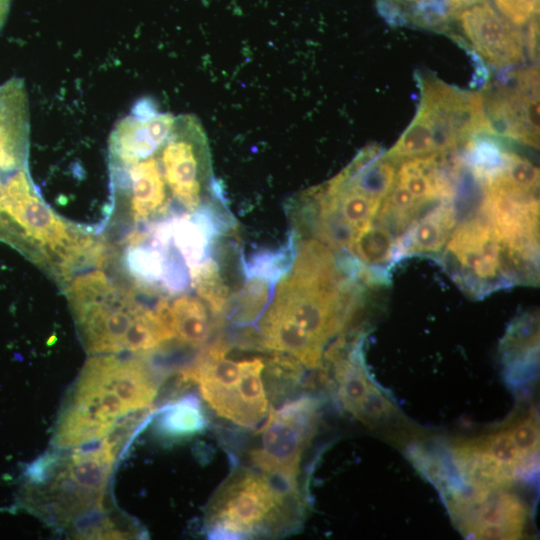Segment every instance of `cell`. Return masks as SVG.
<instances>
[{"mask_svg":"<svg viewBox=\"0 0 540 540\" xmlns=\"http://www.w3.org/2000/svg\"><path fill=\"white\" fill-rule=\"evenodd\" d=\"M158 382L142 360L96 354L84 365L57 423L53 444L72 449L108 436L128 415L151 407Z\"/></svg>","mask_w":540,"mask_h":540,"instance_id":"6da1fadb","label":"cell"},{"mask_svg":"<svg viewBox=\"0 0 540 540\" xmlns=\"http://www.w3.org/2000/svg\"><path fill=\"white\" fill-rule=\"evenodd\" d=\"M120 448L110 438L51 453L27 470L26 497L33 509L87 536L99 523L108 480Z\"/></svg>","mask_w":540,"mask_h":540,"instance_id":"7a4b0ae2","label":"cell"},{"mask_svg":"<svg viewBox=\"0 0 540 540\" xmlns=\"http://www.w3.org/2000/svg\"><path fill=\"white\" fill-rule=\"evenodd\" d=\"M67 296L84 345L92 354H144L170 339L155 309L139 303L101 270L70 280Z\"/></svg>","mask_w":540,"mask_h":540,"instance_id":"3957f363","label":"cell"},{"mask_svg":"<svg viewBox=\"0 0 540 540\" xmlns=\"http://www.w3.org/2000/svg\"><path fill=\"white\" fill-rule=\"evenodd\" d=\"M416 114L385 156L396 164L409 158L450 153L479 135L492 136L481 92L466 91L436 76L416 75Z\"/></svg>","mask_w":540,"mask_h":540,"instance_id":"277c9868","label":"cell"},{"mask_svg":"<svg viewBox=\"0 0 540 540\" xmlns=\"http://www.w3.org/2000/svg\"><path fill=\"white\" fill-rule=\"evenodd\" d=\"M323 344L342 329L354 309L353 290L332 254L304 250L278 284L269 307Z\"/></svg>","mask_w":540,"mask_h":540,"instance_id":"5b68a950","label":"cell"},{"mask_svg":"<svg viewBox=\"0 0 540 540\" xmlns=\"http://www.w3.org/2000/svg\"><path fill=\"white\" fill-rule=\"evenodd\" d=\"M296 484L267 473L238 471L218 490L208 511L209 535L215 539L246 538L278 524Z\"/></svg>","mask_w":540,"mask_h":540,"instance_id":"8992f818","label":"cell"},{"mask_svg":"<svg viewBox=\"0 0 540 540\" xmlns=\"http://www.w3.org/2000/svg\"><path fill=\"white\" fill-rule=\"evenodd\" d=\"M0 215L21 234L59 258V265L80 249L86 237H78L42 198L29 169L11 173L0 190Z\"/></svg>","mask_w":540,"mask_h":540,"instance_id":"52a82bcc","label":"cell"},{"mask_svg":"<svg viewBox=\"0 0 540 540\" xmlns=\"http://www.w3.org/2000/svg\"><path fill=\"white\" fill-rule=\"evenodd\" d=\"M317 402L302 396L272 409L261 430V445L251 453L264 473L296 484L301 455L316 426Z\"/></svg>","mask_w":540,"mask_h":540,"instance_id":"ba28073f","label":"cell"},{"mask_svg":"<svg viewBox=\"0 0 540 540\" xmlns=\"http://www.w3.org/2000/svg\"><path fill=\"white\" fill-rule=\"evenodd\" d=\"M492 136L539 146V71L510 69L481 92Z\"/></svg>","mask_w":540,"mask_h":540,"instance_id":"9c48e42d","label":"cell"},{"mask_svg":"<svg viewBox=\"0 0 540 540\" xmlns=\"http://www.w3.org/2000/svg\"><path fill=\"white\" fill-rule=\"evenodd\" d=\"M451 29L493 69L517 68L526 58V36L491 0H478L453 11L443 30Z\"/></svg>","mask_w":540,"mask_h":540,"instance_id":"30bf717a","label":"cell"},{"mask_svg":"<svg viewBox=\"0 0 540 540\" xmlns=\"http://www.w3.org/2000/svg\"><path fill=\"white\" fill-rule=\"evenodd\" d=\"M445 262L448 269H454L457 281L473 294L489 292L509 280L502 242L486 217L467 220L454 231Z\"/></svg>","mask_w":540,"mask_h":540,"instance_id":"8fae6325","label":"cell"},{"mask_svg":"<svg viewBox=\"0 0 540 540\" xmlns=\"http://www.w3.org/2000/svg\"><path fill=\"white\" fill-rule=\"evenodd\" d=\"M229 346L221 339L208 346L186 373L198 384L203 399L216 413L234 422L240 363L226 357Z\"/></svg>","mask_w":540,"mask_h":540,"instance_id":"7c38bea8","label":"cell"},{"mask_svg":"<svg viewBox=\"0 0 540 540\" xmlns=\"http://www.w3.org/2000/svg\"><path fill=\"white\" fill-rule=\"evenodd\" d=\"M29 106L24 80L13 77L0 85V172L28 167Z\"/></svg>","mask_w":540,"mask_h":540,"instance_id":"4fadbf2b","label":"cell"},{"mask_svg":"<svg viewBox=\"0 0 540 540\" xmlns=\"http://www.w3.org/2000/svg\"><path fill=\"white\" fill-rule=\"evenodd\" d=\"M260 344L278 352H286L307 368L321 362L323 343L289 318L270 309L260 322Z\"/></svg>","mask_w":540,"mask_h":540,"instance_id":"5bb4252c","label":"cell"},{"mask_svg":"<svg viewBox=\"0 0 540 540\" xmlns=\"http://www.w3.org/2000/svg\"><path fill=\"white\" fill-rule=\"evenodd\" d=\"M200 212L194 216L176 217L166 221L170 243L173 242L189 271L206 259L215 233L210 215L206 210Z\"/></svg>","mask_w":540,"mask_h":540,"instance_id":"9a60e30c","label":"cell"},{"mask_svg":"<svg viewBox=\"0 0 540 540\" xmlns=\"http://www.w3.org/2000/svg\"><path fill=\"white\" fill-rule=\"evenodd\" d=\"M456 206L451 199L441 200L411 228L403 250L408 254H438L456 223Z\"/></svg>","mask_w":540,"mask_h":540,"instance_id":"2e32d148","label":"cell"},{"mask_svg":"<svg viewBox=\"0 0 540 540\" xmlns=\"http://www.w3.org/2000/svg\"><path fill=\"white\" fill-rule=\"evenodd\" d=\"M240 377L236 388L234 423L254 427L268 412V398L262 381L264 362L261 358L240 361Z\"/></svg>","mask_w":540,"mask_h":540,"instance_id":"e0dca14e","label":"cell"},{"mask_svg":"<svg viewBox=\"0 0 540 540\" xmlns=\"http://www.w3.org/2000/svg\"><path fill=\"white\" fill-rule=\"evenodd\" d=\"M391 24L443 30L450 12L448 0H376Z\"/></svg>","mask_w":540,"mask_h":540,"instance_id":"ac0fdd59","label":"cell"},{"mask_svg":"<svg viewBox=\"0 0 540 540\" xmlns=\"http://www.w3.org/2000/svg\"><path fill=\"white\" fill-rule=\"evenodd\" d=\"M174 337L183 344L199 346L207 341L212 323L207 308L195 296L183 294L169 302Z\"/></svg>","mask_w":540,"mask_h":540,"instance_id":"d6986e66","label":"cell"},{"mask_svg":"<svg viewBox=\"0 0 540 540\" xmlns=\"http://www.w3.org/2000/svg\"><path fill=\"white\" fill-rule=\"evenodd\" d=\"M207 421L202 405L194 395L167 403L157 414L156 427L165 437L178 439L203 431Z\"/></svg>","mask_w":540,"mask_h":540,"instance_id":"ffe728a7","label":"cell"},{"mask_svg":"<svg viewBox=\"0 0 540 540\" xmlns=\"http://www.w3.org/2000/svg\"><path fill=\"white\" fill-rule=\"evenodd\" d=\"M193 287L215 316H222L227 310L230 297L229 288L223 280L217 263L206 258L189 271Z\"/></svg>","mask_w":540,"mask_h":540,"instance_id":"44dd1931","label":"cell"},{"mask_svg":"<svg viewBox=\"0 0 540 540\" xmlns=\"http://www.w3.org/2000/svg\"><path fill=\"white\" fill-rule=\"evenodd\" d=\"M349 249L364 264L382 265L392 258L393 237L382 226L370 223L356 232Z\"/></svg>","mask_w":540,"mask_h":540,"instance_id":"7402d4cb","label":"cell"},{"mask_svg":"<svg viewBox=\"0 0 540 540\" xmlns=\"http://www.w3.org/2000/svg\"><path fill=\"white\" fill-rule=\"evenodd\" d=\"M274 282L260 275H247V281L238 294L232 318L241 325L253 323L266 307Z\"/></svg>","mask_w":540,"mask_h":540,"instance_id":"603a6c76","label":"cell"},{"mask_svg":"<svg viewBox=\"0 0 540 540\" xmlns=\"http://www.w3.org/2000/svg\"><path fill=\"white\" fill-rule=\"evenodd\" d=\"M496 9L513 25L524 28L538 21L539 0H491Z\"/></svg>","mask_w":540,"mask_h":540,"instance_id":"cb8c5ba5","label":"cell"},{"mask_svg":"<svg viewBox=\"0 0 540 540\" xmlns=\"http://www.w3.org/2000/svg\"><path fill=\"white\" fill-rule=\"evenodd\" d=\"M483 442L488 452L501 464L516 471L520 469L524 455L516 447L510 432L491 435Z\"/></svg>","mask_w":540,"mask_h":540,"instance_id":"d4e9b609","label":"cell"},{"mask_svg":"<svg viewBox=\"0 0 540 540\" xmlns=\"http://www.w3.org/2000/svg\"><path fill=\"white\" fill-rule=\"evenodd\" d=\"M390 409L389 402L373 385H369L363 398L354 407L353 413L360 418H378Z\"/></svg>","mask_w":540,"mask_h":540,"instance_id":"484cf974","label":"cell"},{"mask_svg":"<svg viewBox=\"0 0 540 540\" xmlns=\"http://www.w3.org/2000/svg\"><path fill=\"white\" fill-rule=\"evenodd\" d=\"M518 450L524 456L535 455L539 447V430L532 421L526 420L510 432Z\"/></svg>","mask_w":540,"mask_h":540,"instance_id":"4316f807","label":"cell"},{"mask_svg":"<svg viewBox=\"0 0 540 540\" xmlns=\"http://www.w3.org/2000/svg\"><path fill=\"white\" fill-rule=\"evenodd\" d=\"M11 0H0V30L3 28L9 14Z\"/></svg>","mask_w":540,"mask_h":540,"instance_id":"83f0119b","label":"cell"},{"mask_svg":"<svg viewBox=\"0 0 540 540\" xmlns=\"http://www.w3.org/2000/svg\"><path fill=\"white\" fill-rule=\"evenodd\" d=\"M475 1H478V0H448V7H449L450 15L456 9Z\"/></svg>","mask_w":540,"mask_h":540,"instance_id":"f1b7e54d","label":"cell"}]
</instances>
